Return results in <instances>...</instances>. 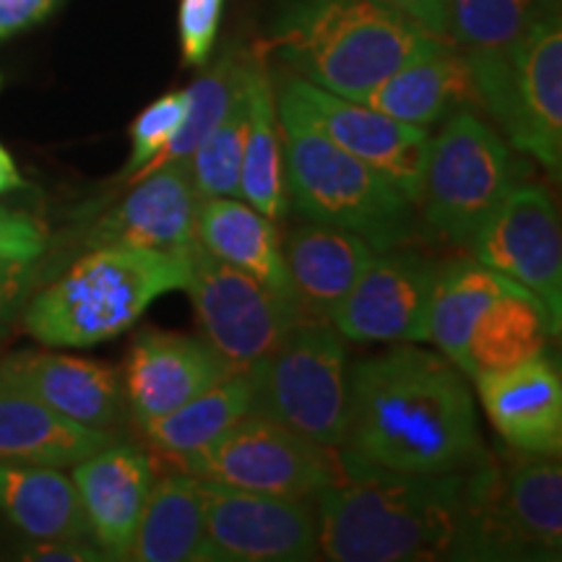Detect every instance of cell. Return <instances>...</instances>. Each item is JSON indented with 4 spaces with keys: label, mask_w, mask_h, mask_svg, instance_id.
Wrapping results in <instances>:
<instances>
[{
    "label": "cell",
    "mask_w": 562,
    "mask_h": 562,
    "mask_svg": "<svg viewBox=\"0 0 562 562\" xmlns=\"http://www.w3.org/2000/svg\"><path fill=\"white\" fill-rule=\"evenodd\" d=\"M505 284H508V277L474 261V258L440 263L430 311H427V341H432L440 355L448 357L456 368L461 364L469 331L476 318L501 294Z\"/></svg>",
    "instance_id": "31"
},
{
    "label": "cell",
    "mask_w": 562,
    "mask_h": 562,
    "mask_svg": "<svg viewBox=\"0 0 562 562\" xmlns=\"http://www.w3.org/2000/svg\"><path fill=\"white\" fill-rule=\"evenodd\" d=\"M50 248V232L26 211L0 203V261L32 263L42 261Z\"/></svg>",
    "instance_id": "36"
},
{
    "label": "cell",
    "mask_w": 562,
    "mask_h": 562,
    "mask_svg": "<svg viewBox=\"0 0 562 562\" xmlns=\"http://www.w3.org/2000/svg\"><path fill=\"white\" fill-rule=\"evenodd\" d=\"M440 263L422 250H375L347 297L331 313L344 341L422 344Z\"/></svg>",
    "instance_id": "14"
},
{
    "label": "cell",
    "mask_w": 562,
    "mask_h": 562,
    "mask_svg": "<svg viewBox=\"0 0 562 562\" xmlns=\"http://www.w3.org/2000/svg\"><path fill=\"white\" fill-rule=\"evenodd\" d=\"M516 136L552 178L562 170V13L552 0L526 32L516 53Z\"/></svg>",
    "instance_id": "20"
},
{
    "label": "cell",
    "mask_w": 562,
    "mask_h": 562,
    "mask_svg": "<svg viewBox=\"0 0 562 562\" xmlns=\"http://www.w3.org/2000/svg\"><path fill=\"white\" fill-rule=\"evenodd\" d=\"M131 560L209 562L201 480L186 472H170L154 480Z\"/></svg>",
    "instance_id": "29"
},
{
    "label": "cell",
    "mask_w": 562,
    "mask_h": 562,
    "mask_svg": "<svg viewBox=\"0 0 562 562\" xmlns=\"http://www.w3.org/2000/svg\"><path fill=\"white\" fill-rule=\"evenodd\" d=\"M252 398L250 370H235L178 409L146 422L138 432L144 435L149 453L175 461L222 438L232 425L252 412Z\"/></svg>",
    "instance_id": "30"
},
{
    "label": "cell",
    "mask_w": 562,
    "mask_h": 562,
    "mask_svg": "<svg viewBox=\"0 0 562 562\" xmlns=\"http://www.w3.org/2000/svg\"><path fill=\"white\" fill-rule=\"evenodd\" d=\"M554 336L544 305L526 286L508 279L501 294L472 326L459 370L467 378L521 364L547 355Z\"/></svg>",
    "instance_id": "26"
},
{
    "label": "cell",
    "mask_w": 562,
    "mask_h": 562,
    "mask_svg": "<svg viewBox=\"0 0 562 562\" xmlns=\"http://www.w3.org/2000/svg\"><path fill=\"white\" fill-rule=\"evenodd\" d=\"M277 97L290 102L336 146L391 180L417 206L422 172L430 151V128L402 123L368 104L344 100L300 76H286Z\"/></svg>",
    "instance_id": "12"
},
{
    "label": "cell",
    "mask_w": 562,
    "mask_h": 562,
    "mask_svg": "<svg viewBox=\"0 0 562 562\" xmlns=\"http://www.w3.org/2000/svg\"><path fill=\"white\" fill-rule=\"evenodd\" d=\"M552 0H446L448 42L469 63L480 97L505 138L516 136V53Z\"/></svg>",
    "instance_id": "15"
},
{
    "label": "cell",
    "mask_w": 562,
    "mask_h": 562,
    "mask_svg": "<svg viewBox=\"0 0 562 562\" xmlns=\"http://www.w3.org/2000/svg\"><path fill=\"white\" fill-rule=\"evenodd\" d=\"M467 250H472L474 261L526 286L544 305L554 336L560 334L562 237L558 211L544 186L518 180Z\"/></svg>",
    "instance_id": "11"
},
{
    "label": "cell",
    "mask_w": 562,
    "mask_h": 562,
    "mask_svg": "<svg viewBox=\"0 0 562 562\" xmlns=\"http://www.w3.org/2000/svg\"><path fill=\"white\" fill-rule=\"evenodd\" d=\"M448 40L435 37L383 0H281L263 53L294 76L349 102Z\"/></svg>",
    "instance_id": "3"
},
{
    "label": "cell",
    "mask_w": 562,
    "mask_h": 562,
    "mask_svg": "<svg viewBox=\"0 0 562 562\" xmlns=\"http://www.w3.org/2000/svg\"><path fill=\"white\" fill-rule=\"evenodd\" d=\"M209 562H305L321 558L313 501L203 482Z\"/></svg>",
    "instance_id": "13"
},
{
    "label": "cell",
    "mask_w": 562,
    "mask_h": 562,
    "mask_svg": "<svg viewBox=\"0 0 562 562\" xmlns=\"http://www.w3.org/2000/svg\"><path fill=\"white\" fill-rule=\"evenodd\" d=\"M191 248H94L21 307V328L58 349H87L136 326L165 294L186 290Z\"/></svg>",
    "instance_id": "4"
},
{
    "label": "cell",
    "mask_w": 562,
    "mask_h": 562,
    "mask_svg": "<svg viewBox=\"0 0 562 562\" xmlns=\"http://www.w3.org/2000/svg\"><path fill=\"white\" fill-rule=\"evenodd\" d=\"M250 53H245L243 47H227L220 55V60L214 66L203 70V74L195 79L191 87H188V115L182 121L180 131L175 133L170 144L157 154L149 165L140 170L136 178L128 182L144 178L154 170L165 165H175V161H188L191 154L199 149V144L209 136L211 131L216 128V123L227 115V110L235 102V97L240 94L245 83V70H248Z\"/></svg>",
    "instance_id": "32"
},
{
    "label": "cell",
    "mask_w": 562,
    "mask_h": 562,
    "mask_svg": "<svg viewBox=\"0 0 562 562\" xmlns=\"http://www.w3.org/2000/svg\"><path fill=\"white\" fill-rule=\"evenodd\" d=\"M21 558L26 560H68V562H87V560H108L91 539H50V542H30L21 550Z\"/></svg>",
    "instance_id": "39"
},
{
    "label": "cell",
    "mask_w": 562,
    "mask_h": 562,
    "mask_svg": "<svg viewBox=\"0 0 562 562\" xmlns=\"http://www.w3.org/2000/svg\"><path fill=\"white\" fill-rule=\"evenodd\" d=\"M362 104L402 123L430 128L456 110H480V97L467 58L446 42L391 74Z\"/></svg>",
    "instance_id": "23"
},
{
    "label": "cell",
    "mask_w": 562,
    "mask_h": 562,
    "mask_svg": "<svg viewBox=\"0 0 562 562\" xmlns=\"http://www.w3.org/2000/svg\"><path fill=\"white\" fill-rule=\"evenodd\" d=\"M195 240L222 263L258 279L281 297L294 300L277 222L266 220L250 203L240 199H201L195 214Z\"/></svg>",
    "instance_id": "25"
},
{
    "label": "cell",
    "mask_w": 562,
    "mask_h": 562,
    "mask_svg": "<svg viewBox=\"0 0 562 562\" xmlns=\"http://www.w3.org/2000/svg\"><path fill=\"white\" fill-rule=\"evenodd\" d=\"M0 381L91 430L117 432L131 422L123 372L104 362L24 349L0 360Z\"/></svg>",
    "instance_id": "18"
},
{
    "label": "cell",
    "mask_w": 562,
    "mask_h": 562,
    "mask_svg": "<svg viewBox=\"0 0 562 562\" xmlns=\"http://www.w3.org/2000/svg\"><path fill=\"white\" fill-rule=\"evenodd\" d=\"M245 136H248V97L243 83L227 115L188 159V170L201 199H240Z\"/></svg>",
    "instance_id": "33"
},
{
    "label": "cell",
    "mask_w": 562,
    "mask_h": 562,
    "mask_svg": "<svg viewBox=\"0 0 562 562\" xmlns=\"http://www.w3.org/2000/svg\"><path fill=\"white\" fill-rule=\"evenodd\" d=\"M383 3L402 11L404 16H409L414 24H419L422 30L435 34V37L448 40L446 0H383Z\"/></svg>",
    "instance_id": "40"
},
{
    "label": "cell",
    "mask_w": 562,
    "mask_h": 562,
    "mask_svg": "<svg viewBox=\"0 0 562 562\" xmlns=\"http://www.w3.org/2000/svg\"><path fill=\"white\" fill-rule=\"evenodd\" d=\"M281 252L297 305L313 318L328 321L375 256V248L349 229L302 222L286 232Z\"/></svg>",
    "instance_id": "22"
},
{
    "label": "cell",
    "mask_w": 562,
    "mask_h": 562,
    "mask_svg": "<svg viewBox=\"0 0 562 562\" xmlns=\"http://www.w3.org/2000/svg\"><path fill=\"white\" fill-rule=\"evenodd\" d=\"M487 417L508 448L560 456L562 381L550 357H533L513 368L472 378Z\"/></svg>",
    "instance_id": "21"
},
{
    "label": "cell",
    "mask_w": 562,
    "mask_h": 562,
    "mask_svg": "<svg viewBox=\"0 0 562 562\" xmlns=\"http://www.w3.org/2000/svg\"><path fill=\"white\" fill-rule=\"evenodd\" d=\"M115 440L117 432L83 427L0 381V463L68 469Z\"/></svg>",
    "instance_id": "24"
},
{
    "label": "cell",
    "mask_w": 562,
    "mask_h": 562,
    "mask_svg": "<svg viewBox=\"0 0 562 562\" xmlns=\"http://www.w3.org/2000/svg\"><path fill=\"white\" fill-rule=\"evenodd\" d=\"M24 188V178H21L16 161H13L11 151L5 149L3 140H0V195L21 191Z\"/></svg>",
    "instance_id": "41"
},
{
    "label": "cell",
    "mask_w": 562,
    "mask_h": 562,
    "mask_svg": "<svg viewBox=\"0 0 562 562\" xmlns=\"http://www.w3.org/2000/svg\"><path fill=\"white\" fill-rule=\"evenodd\" d=\"M191 294L203 339L235 370H248L277 347L305 311L240 269L222 263L195 240L191 248Z\"/></svg>",
    "instance_id": "10"
},
{
    "label": "cell",
    "mask_w": 562,
    "mask_h": 562,
    "mask_svg": "<svg viewBox=\"0 0 562 562\" xmlns=\"http://www.w3.org/2000/svg\"><path fill=\"white\" fill-rule=\"evenodd\" d=\"M0 513L30 542L91 539L79 490L60 467L0 463Z\"/></svg>",
    "instance_id": "27"
},
{
    "label": "cell",
    "mask_w": 562,
    "mask_h": 562,
    "mask_svg": "<svg viewBox=\"0 0 562 562\" xmlns=\"http://www.w3.org/2000/svg\"><path fill=\"white\" fill-rule=\"evenodd\" d=\"M70 469L91 542L108 560H131L140 516L157 480L151 453L117 438Z\"/></svg>",
    "instance_id": "19"
},
{
    "label": "cell",
    "mask_w": 562,
    "mask_h": 562,
    "mask_svg": "<svg viewBox=\"0 0 562 562\" xmlns=\"http://www.w3.org/2000/svg\"><path fill=\"white\" fill-rule=\"evenodd\" d=\"M63 0H0V45L37 26Z\"/></svg>",
    "instance_id": "38"
},
{
    "label": "cell",
    "mask_w": 562,
    "mask_h": 562,
    "mask_svg": "<svg viewBox=\"0 0 562 562\" xmlns=\"http://www.w3.org/2000/svg\"><path fill=\"white\" fill-rule=\"evenodd\" d=\"M121 372L131 422L144 427L224 381L235 368L199 336L140 328Z\"/></svg>",
    "instance_id": "17"
},
{
    "label": "cell",
    "mask_w": 562,
    "mask_h": 562,
    "mask_svg": "<svg viewBox=\"0 0 562 562\" xmlns=\"http://www.w3.org/2000/svg\"><path fill=\"white\" fill-rule=\"evenodd\" d=\"M339 451L398 474H467L487 459L467 375L417 344H393L349 370Z\"/></svg>",
    "instance_id": "1"
},
{
    "label": "cell",
    "mask_w": 562,
    "mask_h": 562,
    "mask_svg": "<svg viewBox=\"0 0 562 562\" xmlns=\"http://www.w3.org/2000/svg\"><path fill=\"white\" fill-rule=\"evenodd\" d=\"M224 0H180L178 34L182 63L191 68H203L214 53L220 34Z\"/></svg>",
    "instance_id": "35"
},
{
    "label": "cell",
    "mask_w": 562,
    "mask_h": 562,
    "mask_svg": "<svg viewBox=\"0 0 562 562\" xmlns=\"http://www.w3.org/2000/svg\"><path fill=\"white\" fill-rule=\"evenodd\" d=\"M170 463L195 480L297 501H313L344 474L339 451L315 446L256 409L211 446Z\"/></svg>",
    "instance_id": "9"
},
{
    "label": "cell",
    "mask_w": 562,
    "mask_h": 562,
    "mask_svg": "<svg viewBox=\"0 0 562 562\" xmlns=\"http://www.w3.org/2000/svg\"><path fill=\"white\" fill-rule=\"evenodd\" d=\"M40 261L32 263H11L0 261V344L9 334L11 323L19 318L21 307L26 305L30 294L37 284Z\"/></svg>",
    "instance_id": "37"
},
{
    "label": "cell",
    "mask_w": 562,
    "mask_h": 562,
    "mask_svg": "<svg viewBox=\"0 0 562 562\" xmlns=\"http://www.w3.org/2000/svg\"><path fill=\"white\" fill-rule=\"evenodd\" d=\"M518 175L521 167L508 138L476 110H456L430 138L417 220L440 243L469 248L492 211L521 180Z\"/></svg>",
    "instance_id": "7"
},
{
    "label": "cell",
    "mask_w": 562,
    "mask_h": 562,
    "mask_svg": "<svg viewBox=\"0 0 562 562\" xmlns=\"http://www.w3.org/2000/svg\"><path fill=\"white\" fill-rule=\"evenodd\" d=\"M245 97H248V136H245L243 151L240 199L261 211L266 220L281 222L290 211L284 140H281L277 91H273L263 53L250 55Z\"/></svg>",
    "instance_id": "28"
},
{
    "label": "cell",
    "mask_w": 562,
    "mask_h": 562,
    "mask_svg": "<svg viewBox=\"0 0 562 562\" xmlns=\"http://www.w3.org/2000/svg\"><path fill=\"white\" fill-rule=\"evenodd\" d=\"M284 140L286 195L307 222L334 224L368 240L375 250L406 245L417 232V206L331 138H326L290 102L277 97Z\"/></svg>",
    "instance_id": "5"
},
{
    "label": "cell",
    "mask_w": 562,
    "mask_h": 562,
    "mask_svg": "<svg viewBox=\"0 0 562 562\" xmlns=\"http://www.w3.org/2000/svg\"><path fill=\"white\" fill-rule=\"evenodd\" d=\"M562 552L560 456L505 446L467 474L451 560L552 562Z\"/></svg>",
    "instance_id": "6"
},
{
    "label": "cell",
    "mask_w": 562,
    "mask_h": 562,
    "mask_svg": "<svg viewBox=\"0 0 562 562\" xmlns=\"http://www.w3.org/2000/svg\"><path fill=\"white\" fill-rule=\"evenodd\" d=\"M201 195L195 191L188 161L165 165L133 180L131 193L117 206L97 216L76 237L74 248H146L188 250L195 245V214Z\"/></svg>",
    "instance_id": "16"
},
{
    "label": "cell",
    "mask_w": 562,
    "mask_h": 562,
    "mask_svg": "<svg viewBox=\"0 0 562 562\" xmlns=\"http://www.w3.org/2000/svg\"><path fill=\"white\" fill-rule=\"evenodd\" d=\"M341 480L313 497L318 550L334 562L451 560L467 474H398L339 451Z\"/></svg>",
    "instance_id": "2"
},
{
    "label": "cell",
    "mask_w": 562,
    "mask_h": 562,
    "mask_svg": "<svg viewBox=\"0 0 562 562\" xmlns=\"http://www.w3.org/2000/svg\"><path fill=\"white\" fill-rule=\"evenodd\" d=\"M188 115V91H170V94L154 100L149 108L140 110L136 121L131 123V154L125 161L121 180L128 182L131 178L144 170L149 161L161 154L167 144H170L175 133L180 131L182 121Z\"/></svg>",
    "instance_id": "34"
},
{
    "label": "cell",
    "mask_w": 562,
    "mask_h": 562,
    "mask_svg": "<svg viewBox=\"0 0 562 562\" xmlns=\"http://www.w3.org/2000/svg\"><path fill=\"white\" fill-rule=\"evenodd\" d=\"M248 370L252 409L339 451L349 427V355L331 321L305 315Z\"/></svg>",
    "instance_id": "8"
}]
</instances>
